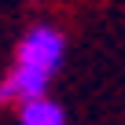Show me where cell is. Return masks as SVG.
Returning a JSON list of instances; mask_svg holds the SVG:
<instances>
[{"mask_svg": "<svg viewBox=\"0 0 125 125\" xmlns=\"http://www.w3.org/2000/svg\"><path fill=\"white\" fill-rule=\"evenodd\" d=\"M62 55H66V37H62L55 26L41 22L33 26L22 41H19V52H15V62L22 66H33L48 77H55V70L62 66Z\"/></svg>", "mask_w": 125, "mask_h": 125, "instance_id": "1", "label": "cell"}, {"mask_svg": "<svg viewBox=\"0 0 125 125\" xmlns=\"http://www.w3.org/2000/svg\"><path fill=\"white\" fill-rule=\"evenodd\" d=\"M19 121L22 125H66V114H62V107L48 96H37L30 103L19 107Z\"/></svg>", "mask_w": 125, "mask_h": 125, "instance_id": "2", "label": "cell"}]
</instances>
